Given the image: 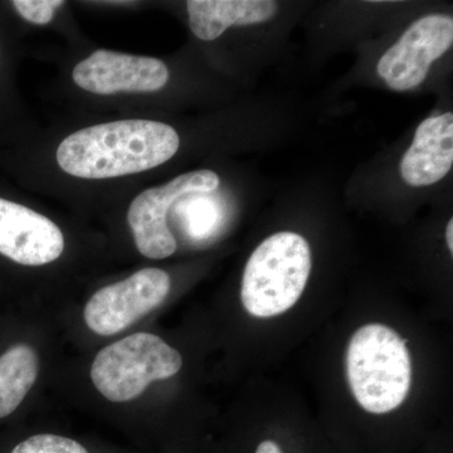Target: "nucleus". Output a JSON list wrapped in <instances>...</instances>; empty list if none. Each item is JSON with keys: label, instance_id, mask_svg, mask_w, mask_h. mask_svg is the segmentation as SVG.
<instances>
[{"label": "nucleus", "instance_id": "f257e3e1", "mask_svg": "<svg viewBox=\"0 0 453 453\" xmlns=\"http://www.w3.org/2000/svg\"><path fill=\"white\" fill-rule=\"evenodd\" d=\"M179 146L180 139L170 125L133 119L71 134L57 149L56 159L73 177L119 178L162 165L177 154Z\"/></svg>", "mask_w": 453, "mask_h": 453}, {"label": "nucleus", "instance_id": "f03ea898", "mask_svg": "<svg viewBox=\"0 0 453 453\" xmlns=\"http://www.w3.org/2000/svg\"><path fill=\"white\" fill-rule=\"evenodd\" d=\"M347 377L363 410L386 414L401 407L412 384L407 342L392 327L366 324L349 342Z\"/></svg>", "mask_w": 453, "mask_h": 453}, {"label": "nucleus", "instance_id": "7ed1b4c3", "mask_svg": "<svg viewBox=\"0 0 453 453\" xmlns=\"http://www.w3.org/2000/svg\"><path fill=\"white\" fill-rule=\"evenodd\" d=\"M311 250L303 235L279 232L270 235L244 267L241 300L255 318L285 314L303 296L311 273Z\"/></svg>", "mask_w": 453, "mask_h": 453}, {"label": "nucleus", "instance_id": "20e7f679", "mask_svg": "<svg viewBox=\"0 0 453 453\" xmlns=\"http://www.w3.org/2000/svg\"><path fill=\"white\" fill-rule=\"evenodd\" d=\"M183 366V357L159 336L136 333L98 351L91 380L115 403L142 395L155 380H168Z\"/></svg>", "mask_w": 453, "mask_h": 453}, {"label": "nucleus", "instance_id": "39448f33", "mask_svg": "<svg viewBox=\"0 0 453 453\" xmlns=\"http://www.w3.org/2000/svg\"><path fill=\"white\" fill-rule=\"evenodd\" d=\"M219 183V174L211 170H196L136 196L131 203L127 222L139 252L151 259L170 257L177 251V242L166 223L170 208L181 196L213 192Z\"/></svg>", "mask_w": 453, "mask_h": 453}, {"label": "nucleus", "instance_id": "423d86ee", "mask_svg": "<svg viewBox=\"0 0 453 453\" xmlns=\"http://www.w3.org/2000/svg\"><path fill=\"white\" fill-rule=\"evenodd\" d=\"M169 291L170 277L165 271L144 268L94 294L86 303L83 318L92 332L113 335L157 309Z\"/></svg>", "mask_w": 453, "mask_h": 453}, {"label": "nucleus", "instance_id": "0eeeda50", "mask_svg": "<svg viewBox=\"0 0 453 453\" xmlns=\"http://www.w3.org/2000/svg\"><path fill=\"white\" fill-rule=\"evenodd\" d=\"M452 42V17H422L381 56L377 65L378 74L395 91L418 88L428 76L432 64L451 49Z\"/></svg>", "mask_w": 453, "mask_h": 453}, {"label": "nucleus", "instance_id": "6e6552de", "mask_svg": "<svg viewBox=\"0 0 453 453\" xmlns=\"http://www.w3.org/2000/svg\"><path fill=\"white\" fill-rule=\"evenodd\" d=\"M79 88L96 95L118 92H155L169 81V70L153 57L98 50L73 71Z\"/></svg>", "mask_w": 453, "mask_h": 453}, {"label": "nucleus", "instance_id": "1a4fd4ad", "mask_svg": "<svg viewBox=\"0 0 453 453\" xmlns=\"http://www.w3.org/2000/svg\"><path fill=\"white\" fill-rule=\"evenodd\" d=\"M64 250V234L52 220L0 196V256L22 266H43Z\"/></svg>", "mask_w": 453, "mask_h": 453}, {"label": "nucleus", "instance_id": "9d476101", "mask_svg": "<svg viewBox=\"0 0 453 453\" xmlns=\"http://www.w3.org/2000/svg\"><path fill=\"white\" fill-rule=\"evenodd\" d=\"M453 164V113L432 116L417 127L412 145L401 162V174L411 187L442 180Z\"/></svg>", "mask_w": 453, "mask_h": 453}, {"label": "nucleus", "instance_id": "9b49d317", "mask_svg": "<svg viewBox=\"0 0 453 453\" xmlns=\"http://www.w3.org/2000/svg\"><path fill=\"white\" fill-rule=\"evenodd\" d=\"M187 11L196 37L210 42L220 37L229 27L273 19L279 4L271 0H189Z\"/></svg>", "mask_w": 453, "mask_h": 453}, {"label": "nucleus", "instance_id": "f8f14e48", "mask_svg": "<svg viewBox=\"0 0 453 453\" xmlns=\"http://www.w3.org/2000/svg\"><path fill=\"white\" fill-rule=\"evenodd\" d=\"M38 371L37 353L29 345H14L0 357V419L19 407L35 383Z\"/></svg>", "mask_w": 453, "mask_h": 453}, {"label": "nucleus", "instance_id": "ddd939ff", "mask_svg": "<svg viewBox=\"0 0 453 453\" xmlns=\"http://www.w3.org/2000/svg\"><path fill=\"white\" fill-rule=\"evenodd\" d=\"M178 207L188 234L196 240L208 237L219 225V211L210 201L193 199L189 203H181Z\"/></svg>", "mask_w": 453, "mask_h": 453}, {"label": "nucleus", "instance_id": "4468645a", "mask_svg": "<svg viewBox=\"0 0 453 453\" xmlns=\"http://www.w3.org/2000/svg\"><path fill=\"white\" fill-rule=\"evenodd\" d=\"M11 453H91L79 441L53 434H35L18 443Z\"/></svg>", "mask_w": 453, "mask_h": 453}, {"label": "nucleus", "instance_id": "2eb2a0df", "mask_svg": "<svg viewBox=\"0 0 453 453\" xmlns=\"http://www.w3.org/2000/svg\"><path fill=\"white\" fill-rule=\"evenodd\" d=\"M14 11L27 22L33 25H49L55 12L65 4L62 0H14L11 3Z\"/></svg>", "mask_w": 453, "mask_h": 453}, {"label": "nucleus", "instance_id": "dca6fc26", "mask_svg": "<svg viewBox=\"0 0 453 453\" xmlns=\"http://www.w3.org/2000/svg\"><path fill=\"white\" fill-rule=\"evenodd\" d=\"M253 453H285L279 443L273 440H265L259 442Z\"/></svg>", "mask_w": 453, "mask_h": 453}, {"label": "nucleus", "instance_id": "f3484780", "mask_svg": "<svg viewBox=\"0 0 453 453\" xmlns=\"http://www.w3.org/2000/svg\"><path fill=\"white\" fill-rule=\"evenodd\" d=\"M446 242L449 246V252H453V219H449L446 228Z\"/></svg>", "mask_w": 453, "mask_h": 453}]
</instances>
